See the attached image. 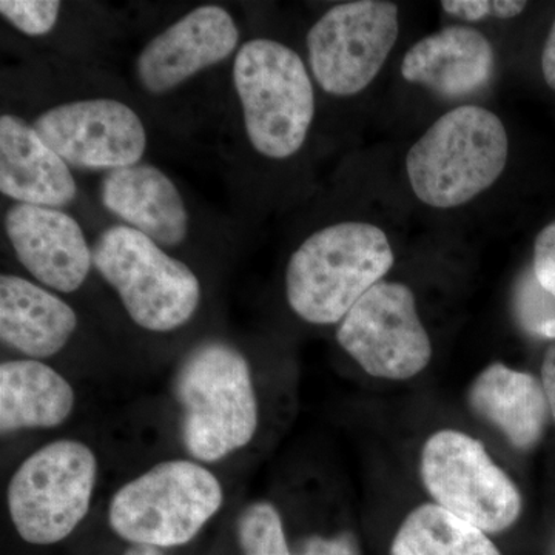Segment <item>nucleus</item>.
I'll return each mask as SVG.
<instances>
[{"label": "nucleus", "instance_id": "obj_21", "mask_svg": "<svg viewBox=\"0 0 555 555\" xmlns=\"http://www.w3.org/2000/svg\"><path fill=\"white\" fill-rule=\"evenodd\" d=\"M238 537L244 555H292L280 514L268 502L254 503L244 511Z\"/></svg>", "mask_w": 555, "mask_h": 555}, {"label": "nucleus", "instance_id": "obj_14", "mask_svg": "<svg viewBox=\"0 0 555 555\" xmlns=\"http://www.w3.org/2000/svg\"><path fill=\"white\" fill-rule=\"evenodd\" d=\"M494 68V49L483 33L455 25L414 43L401 62V76L448 100H460L483 90Z\"/></svg>", "mask_w": 555, "mask_h": 555}, {"label": "nucleus", "instance_id": "obj_26", "mask_svg": "<svg viewBox=\"0 0 555 555\" xmlns=\"http://www.w3.org/2000/svg\"><path fill=\"white\" fill-rule=\"evenodd\" d=\"M441 7L451 16L463 21L477 22L494 16V2L489 0H444Z\"/></svg>", "mask_w": 555, "mask_h": 555}, {"label": "nucleus", "instance_id": "obj_2", "mask_svg": "<svg viewBox=\"0 0 555 555\" xmlns=\"http://www.w3.org/2000/svg\"><path fill=\"white\" fill-rule=\"evenodd\" d=\"M507 155L509 139L499 116L462 105L438 118L409 150V184L427 206L460 207L502 177Z\"/></svg>", "mask_w": 555, "mask_h": 555}, {"label": "nucleus", "instance_id": "obj_22", "mask_svg": "<svg viewBox=\"0 0 555 555\" xmlns=\"http://www.w3.org/2000/svg\"><path fill=\"white\" fill-rule=\"evenodd\" d=\"M518 324L535 337L555 339V295L537 280L534 269L518 278L514 291Z\"/></svg>", "mask_w": 555, "mask_h": 555}, {"label": "nucleus", "instance_id": "obj_10", "mask_svg": "<svg viewBox=\"0 0 555 555\" xmlns=\"http://www.w3.org/2000/svg\"><path fill=\"white\" fill-rule=\"evenodd\" d=\"M339 346L375 378H414L429 366L433 345L411 288L382 281L343 318Z\"/></svg>", "mask_w": 555, "mask_h": 555}, {"label": "nucleus", "instance_id": "obj_27", "mask_svg": "<svg viewBox=\"0 0 555 555\" xmlns=\"http://www.w3.org/2000/svg\"><path fill=\"white\" fill-rule=\"evenodd\" d=\"M542 385L545 389L547 403H550L551 415L555 420V343L547 347L542 366Z\"/></svg>", "mask_w": 555, "mask_h": 555}, {"label": "nucleus", "instance_id": "obj_24", "mask_svg": "<svg viewBox=\"0 0 555 555\" xmlns=\"http://www.w3.org/2000/svg\"><path fill=\"white\" fill-rule=\"evenodd\" d=\"M532 269L540 284L555 295V221L537 236Z\"/></svg>", "mask_w": 555, "mask_h": 555}, {"label": "nucleus", "instance_id": "obj_1", "mask_svg": "<svg viewBox=\"0 0 555 555\" xmlns=\"http://www.w3.org/2000/svg\"><path fill=\"white\" fill-rule=\"evenodd\" d=\"M393 266V250L382 229L347 221L318 230L288 259V306L310 324L343 318Z\"/></svg>", "mask_w": 555, "mask_h": 555}, {"label": "nucleus", "instance_id": "obj_12", "mask_svg": "<svg viewBox=\"0 0 555 555\" xmlns=\"http://www.w3.org/2000/svg\"><path fill=\"white\" fill-rule=\"evenodd\" d=\"M240 31L229 11L198 7L150 40L137 62L139 82L150 94H166L192 76L228 60Z\"/></svg>", "mask_w": 555, "mask_h": 555}, {"label": "nucleus", "instance_id": "obj_7", "mask_svg": "<svg viewBox=\"0 0 555 555\" xmlns=\"http://www.w3.org/2000/svg\"><path fill=\"white\" fill-rule=\"evenodd\" d=\"M96 455L76 440H57L28 456L9 485L17 534L33 545L67 539L89 514L96 486Z\"/></svg>", "mask_w": 555, "mask_h": 555}, {"label": "nucleus", "instance_id": "obj_19", "mask_svg": "<svg viewBox=\"0 0 555 555\" xmlns=\"http://www.w3.org/2000/svg\"><path fill=\"white\" fill-rule=\"evenodd\" d=\"M75 390L53 367L39 360H13L0 366V430L61 426L75 408Z\"/></svg>", "mask_w": 555, "mask_h": 555}, {"label": "nucleus", "instance_id": "obj_17", "mask_svg": "<svg viewBox=\"0 0 555 555\" xmlns=\"http://www.w3.org/2000/svg\"><path fill=\"white\" fill-rule=\"evenodd\" d=\"M467 404L521 452L540 443L551 414L542 382L503 363L489 364L477 375L467 390Z\"/></svg>", "mask_w": 555, "mask_h": 555}, {"label": "nucleus", "instance_id": "obj_30", "mask_svg": "<svg viewBox=\"0 0 555 555\" xmlns=\"http://www.w3.org/2000/svg\"><path fill=\"white\" fill-rule=\"evenodd\" d=\"M126 555H164L159 547L133 545Z\"/></svg>", "mask_w": 555, "mask_h": 555}, {"label": "nucleus", "instance_id": "obj_15", "mask_svg": "<svg viewBox=\"0 0 555 555\" xmlns=\"http://www.w3.org/2000/svg\"><path fill=\"white\" fill-rule=\"evenodd\" d=\"M104 207L163 247H177L189 233L181 193L158 167L134 164L108 171L101 184Z\"/></svg>", "mask_w": 555, "mask_h": 555}, {"label": "nucleus", "instance_id": "obj_16", "mask_svg": "<svg viewBox=\"0 0 555 555\" xmlns=\"http://www.w3.org/2000/svg\"><path fill=\"white\" fill-rule=\"evenodd\" d=\"M0 190L20 204L65 207L78 188L68 164L13 115L0 118Z\"/></svg>", "mask_w": 555, "mask_h": 555}, {"label": "nucleus", "instance_id": "obj_6", "mask_svg": "<svg viewBox=\"0 0 555 555\" xmlns=\"http://www.w3.org/2000/svg\"><path fill=\"white\" fill-rule=\"evenodd\" d=\"M93 266L115 288L131 320L145 331H175L198 309L201 284L195 273L129 225L101 233Z\"/></svg>", "mask_w": 555, "mask_h": 555}, {"label": "nucleus", "instance_id": "obj_13", "mask_svg": "<svg viewBox=\"0 0 555 555\" xmlns=\"http://www.w3.org/2000/svg\"><path fill=\"white\" fill-rule=\"evenodd\" d=\"M5 230L16 257L36 280L54 291H78L93 266V250L75 218L57 208L16 204Z\"/></svg>", "mask_w": 555, "mask_h": 555}, {"label": "nucleus", "instance_id": "obj_5", "mask_svg": "<svg viewBox=\"0 0 555 555\" xmlns=\"http://www.w3.org/2000/svg\"><path fill=\"white\" fill-rule=\"evenodd\" d=\"M217 476L192 460H170L124 485L109 503L113 531L133 545L189 543L221 509Z\"/></svg>", "mask_w": 555, "mask_h": 555}, {"label": "nucleus", "instance_id": "obj_11", "mask_svg": "<svg viewBox=\"0 0 555 555\" xmlns=\"http://www.w3.org/2000/svg\"><path fill=\"white\" fill-rule=\"evenodd\" d=\"M33 129L68 166L116 170L139 164L147 134L141 118L124 102L98 98L47 109Z\"/></svg>", "mask_w": 555, "mask_h": 555}, {"label": "nucleus", "instance_id": "obj_3", "mask_svg": "<svg viewBox=\"0 0 555 555\" xmlns=\"http://www.w3.org/2000/svg\"><path fill=\"white\" fill-rule=\"evenodd\" d=\"M175 392L189 454L215 463L247 447L257 434L258 401L250 366L235 347L208 341L189 353Z\"/></svg>", "mask_w": 555, "mask_h": 555}, {"label": "nucleus", "instance_id": "obj_29", "mask_svg": "<svg viewBox=\"0 0 555 555\" xmlns=\"http://www.w3.org/2000/svg\"><path fill=\"white\" fill-rule=\"evenodd\" d=\"M528 3L521 0H494V17L496 20H513L524 13Z\"/></svg>", "mask_w": 555, "mask_h": 555}, {"label": "nucleus", "instance_id": "obj_8", "mask_svg": "<svg viewBox=\"0 0 555 555\" xmlns=\"http://www.w3.org/2000/svg\"><path fill=\"white\" fill-rule=\"evenodd\" d=\"M420 474L436 505L486 534L506 531L520 517L524 500L516 483L465 433L443 429L427 438Z\"/></svg>", "mask_w": 555, "mask_h": 555}, {"label": "nucleus", "instance_id": "obj_18", "mask_svg": "<svg viewBox=\"0 0 555 555\" xmlns=\"http://www.w3.org/2000/svg\"><path fill=\"white\" fill-rule=\"evenodd\" d=\"M78 315L56 295L25 278H0V337L31 360L56 356L75 334Z\"/></svg>", "mask_w": 555, "mask_h": 555}, {"label": "nucleus", "instance_id": "obj_25", "mask_svg": "<svg viewBox=\"0 0 555 555\" xmlns=\"http://www.w3.org/2000/svg\"><path fill=\"white\" fill-rule=\"evenodd\" d=\"M292 555H360L356 537L345 532L326 539V537H310L297 553Z\"/></svg>", "mask_w": 555, "mask_h": 555}, {"label": "nucleus", "instance_id": "obj_9", "mask_svg": "<svg viewBox=\"0 0 555 555\" xmlns=\"http://www.w3.org/2000/svg\"><path fill=\"white\" fill-rule=\"evenodd\" d=\"M398 35L393 2L356 0L332 7L306 39L317 82L332 96L361 93L382 72Z\"/></svg>", "mask_w": 555, "mask_h": 555}, {"label": "nucleus", "instance_id": "obj_28", "mask_svg": "<svg viewBox=\"0 0 555 555\" xmlns=\"http://www.w3.org/2000/svg\"><path fill=\"white\" fill-rule=\"evenodd\" d=\"M542 72L547 86L555 90V21L542 54Z\"/></svg>", "mask_w": 555, "mask_h": 555}, {"label": "nucleus", "instance_id": "obj_4", "mask_svg": "<svg viewBox=\"0 0 555 555\" xmlns=\"http://www.w3.org/2000/svg\"><path fill=\"white\" fill-rule=\"evenodd\" d=\"M248 141L270 159L294 156L315 116V93L297 51L272 39L244 43L233 64Z\"/></svg>", "mask_w": 555, "mask_h": 555}, {"label": "nucleus", "instance_id": "obj_23", "mask_svg": "<svg viewBox=\"0 0 555 555\" xmlns=\"http://www.w3.org/2000/svg\"><path fill=\"white\" fill-rule=\"evenodd\" d=\"M61 2L54 0H2L0 13L17 30L43 36L53 30L60 17Z\"/></svg>", "mask_w": 555, "mask_h": 555}, {"label": "nucleus", "instance_id": "obj_20", "mask_svg": "<svg viewBox=\"0 0 555 555\" xmlns=\"http://www.w3.org/2000/svg\"><path fill=\"white\" fill-rule=\"evenodd\" d=\"M392 555H502L486 532L426 503L412 511L393 539Z\"/></svg>", "mask_w": 555, "mask_h": 555}]
</instances>
